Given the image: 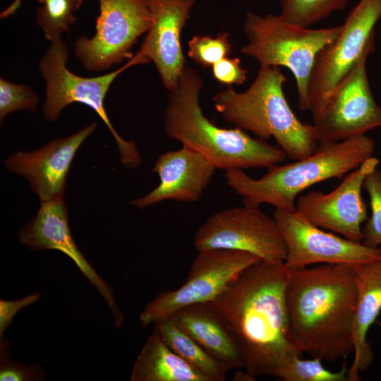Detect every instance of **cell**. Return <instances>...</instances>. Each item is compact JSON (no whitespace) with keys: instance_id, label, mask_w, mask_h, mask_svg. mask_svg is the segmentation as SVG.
Instances as JSON below:
<instances>
[{"instance_id":"cell-1","label":"cell","mask_w":381,"mask_h":381,"mask_svg":"<svg viewBox=\"0 0 381 381\" xmlns=\"http://www.w3.org/2000/svg\"><path fill=\"white\" fill-rule=\"evenodd\" d=\"M289 277L284 262L260 260L209 302L231 329L243 368L252 379L277 377L294 358L302 357L289 328L286 303Z\"/></svg>"},{"instance_id":"cell-2","label":"cell","mask_w":381,"mask_h":381,"mask_svg":"<svg viewBox=\"0 0 381 381\" xmlns=\"http://www.w3.org/2000/svg\"><path fill=\"white\" fill-rule=\"evenodd\" d=\"M354 267L319 264L289 271L286 303L291 334L302 353L322 361L353 352Z\"/></svg>"},{"instance_id":"cell-3","label":"cell","mask_w":381,"mask_h":381,"mask_svg":"<svg viewBox=\"0 0 381 381\" xmlns=\"http://www.w3.org/2000/svg\"><path fill=\"white\" fill-rule=\"evenodd\" d=\"M202 86L197 71L185 67L169 90L164 116L168 136L202 154L217 169L268 168L285 161L286 155L277 145L238 128H221L210 121L199 103Z\"/></svg>"},{"instance_id":"cell-4","label":"cell","mask_w":381,"mask_h":381,"mask_svg":"<svg viewBox=\"0 0 381 381\" xmlns=\"http://www.w3.org/2000/svg\"><path fill=\"white\" fill-rule=\"evenodd\" d=\"M375 145L365 134L320 145L311 155L286 164L267 168L259 179L243 169L225 171L227 185L243 198V204H269L276 209L295 211L296 201L308 188L324 181L341 179L373 157Z\"/></svg>"},{"instance_id":"cell-5","label":"cell","mask_w":381,"mask_h":381,"mask_svg":"<svg viewBox=\"0 0 381 381\" xmlns=\"http://www.w3.org/2000/svg\"><path fill=\"white\" fill-rule=\"evenodd\" d=\"M286 80L279 67H260L245 92L228 87L212 99L223 119L258 138H273L286 157L296 160L316 150L318 133L315 125L301 121L291 109L283 90Z\"/></svg>"},{"instance_id":"cell-6","label":"cell","mask_w":381,"mask_h":381,"mask_svg":"<svg viewBox=\"0 0 381 381\" xmlns=\"http://www.w3.org/2000/svg\"><path fill=\"white\" fill-rule=\"evenodd\" d=\"M340 25L309 29L283 21L279 16L248 13L243 31L248 42L241 52L265 66L287 68L296 79L298 107L310 109L308 84L318 52L335 38Z\"/></svg>"},{"instance_id":"cell-7","label":"cell","mask_w":381,"mask_h":381,"mask_svg":"<svg viewBox=\"0 0 381 381\" xmlns=\"http://www.w3.org/2000/svg\"><path fill=\"white\" fill-rule=\"evenodd\" d=\"M68 53L66 44L61 40L52 42L44 54L40 71L46 83V99L43 113L49 121L58 119L68 104L79 102L92 109L106 124L114 136L121 163L128 168H135L141 157L133 140H125L111 123L104 107L106 95L114 80L128 68L150 61L140 51L128 62L113 72L96 77L76 75L67 68Z\"/></svg>"},{"instance_id":"cell-8","label":"cell","mask_w":381,"mask_h":381,"mask_svg":"<svg viewBox=\"0 0 381 381\" xmlns=\"http://www.w3.org/2000/svg\"><path fill=\"white\" fill-rule=\"evenodd\" d=\"M381 18V0H360L334 40L317 54L308 84L313 120L331 90L365 56L374 50V30Z\"/></svg>"},{"instance_id":"cell-9","label":"cell","mask_w":381,"mask_h":381,"mask_svg":"<svg viewBox=\"0 0 381 381\" xmlns=\"http://www.w3.org/2000/svg\"><path fill=\"white\" fill-rule=\"evenodd\" d=\"M183 284L158 293L140 313L143 326L170 318L185 307L209 303L233 284L250 266L261 260L257 255L237 250L198 251Z\"/></svg>"},{"instance_id":"cell-10","label":"cell","mask_w":381,"mask_h":381,"mask_svg":"<svg viewBox=\"0 0 381 381\" xmlns=\"http://www.w3.org/2000/svg\"><path fill=\"white\" fill-rule=\"evenodd\" d=\"M197 251L224 249L249 253L261 260L284 262L286 248L274 219L259 206L243 205L216 212L194 236Z\"/></svg>"},{"instance_id":"cell-11","label":"cell","mask_w":381,"mask_h":381,"mask_svg":"<svg viewBox=\"0 0 381 381\" xmlns=\"http://www.w3.org/2000/svg\"><path fill=\"white\" fill-rule=\"evenodd\" d=\"M98 1L95 34L92 37L80 36L74 45L77 59L85 68L93 71L132 59V47L152 23L147 0Z\"/></svg>"},{"instance_id":"cell-12","label":"cell","mask_w":381,"mask_h":381,"mask_svg":"<svg viewBox=\"0 0 381 381\" xmlns=\"http://www.w3.org/2000/svg\"><path fill=\"white\" fill-rule=\"evenodd\" d=\"M272 217L285 243L284 262L289 271L319 264L357 267L381 260L380 248L327 232L295 211L275 208Z\"/></svg>"},{"instance_id":"cell-13","label":"cell","mask_w":381,"mask_h":381,"mask_svg":"<svg viewBox=\"0 0 381 381\" xmlns=\"http://www.w3.org/2000/svg\"><path fill=\"white\" fill-rule=\"evenodd\" d=\"M365 55L328 94L313 121L318 143L326 145L381 126V107L370 90Z\"/></svg>"},{"instance_id":"cell-14","label":"cell","mask_w":381,"mask_h":381,"mask_svg":"<svg viewBox=\"0 0 381 381\" xmlns=\"http://www.w3.org/2000/svg\"><path fill=\"white\" fill-rule=\"evenodd\" d=\"M379 163L375 157L368 158L329 193L318 190L300 195L296 201L295 212L315 226L361 242V226L368 219L361 190L365 176Z\"/></svg>"},{"instance_id":"cell-15","label":"cell","mask_w":381,"mask_h":381,"mask_svg":"<svg viewBox=\"0 0 381 381\" xmlns=\"http://www.w3.org/2000/svg\"><path fill=\"white\" fill-rule=\"evenodd\" d=\"M18 238L31 250H57L70 258L107 303L116 328L121 327L123 315L111 289L87 262L72 237L63 199L42 202L35 217L19 231Z\"/></svg>"},{"instance_id":"cell-16","label":"cell","mask_w":381,"mask_h":381,"mask_svg":"<svg viewBox=\"0 0 381 381\" xmlns=\"http://www.w3.org/2000/svg\"><path fill=\"white\" fill-rule=\"evenodd\" d=\"M96 126L92 123L74 134L54 139L38 150L14 153L6 159V168L24 176L41 202L63 199L74 156Z\"/></svg>"},{"instance_id":"cell-17","label":"cell","mask_w":381,"mask_h":381,"mask_svg":"<svg viewBox=\"0 0 381 381\" xmlns=\"http://www.w3.org/2000/svg\"><path fill=\"white\" fill-rule=\"evenodd\" d=\"M216 169L214 164L202 154L182 145L181 148L158 157L152 171L159 176V185L146 195L129 203L143 209L167 200L196 202Z\"/></svg>"},{"instance_id":"cell-18","label":"cell","mask_w":381,"mask_h":381,"mask_svg":"<svg viewBox=\"0 0 381 381\" xmlns=\"http://www.w3.org/2000/svg\"><path fill=\"white\" fill-rule=\"evenodd\" d=\"M152 23L139 50L152 61L162 83L172 90L185 68L181 32L195 0H147Z\"/></svg>"},{"instance_id":"cell-19","label":"cell","mask_w":381,"mask_h":381,"mask_svg":"<svg viewBox=\"0 0 381 381\" xmlns=\"http://www.w3.org/2000/svg\"><path fill=\"white\" fill-rule=\"evenodd\" d=\"M354 272L357 292L353 325L354 358L348 369L349 381L360 380L359 373L373 360L367 335L381 310V260L354 267Z\"/></svg>"},{"instance_id":"cell-20","label":"cell","mask_w":381,"mask_h":381,"mask_svg":"<svg viewBox=\"0 0 381 381\" xmlns=\"http://www.w3.org/2000/svg\"><path fill=\"white\" fill-rule=\"evenodd\" d=\"M170 318L229 369L243 368L240 348L231 329L209 303L185 307Z\"/></svg>"},{"instance_id":"cell-21","label":"cell","mask_w":381,"mask_h":381,"mask_svg":"<svg viewBox=\"0 0 381 381\" xmlns=\"http://www.w3.org/2000/svg\"><path fill=\"white\" fill-rule=\"evenodd\" d=\"M131 381H209L177 355L154 328L134 363Z\"/></svg>"},{"instance_id":"cell-22","label":"cell","mask_w":381,"mask_h":381,"mask_svg":"<svg viewBox=\"0 0 381 381\" xmlns=\"http://www.w3.org/2000/svg\"><path fill=\"white\" fill-rule=\"evenodd\" d=\"M166 344L209 381H224L229 368L213 357L170 318L155 324Z\"/></svg>"},{"instance_id":"cell-23","label":"cell","mask_w":381,"mask_h":381,"mask_svg":"<svg viewBox=\"0 0 381 381\" xmlns=\"http://www.w3.org/2000/svg\"><path fill=\"white\" fill-rule=\"evenodd\" d=\"M83 0H44L37 10L36 21L51 42L59 41L76 20L75 12Z\"/></svg>"},{"instance_id":"cell-24","label":"cell","mask_w":381,"mask_h":381,"mask_svg":"<svg viewBox=\"0 0 381 381\" xmlns=\"http://www.w3.org/2000/svg\"><path fill=\"white\" fill-rule=\"evenodd\" d=\"M349 0H281L279 18L284 22L308 28L332 13L344 9Z\"/></svg>"},{"instance_id":"cell-25","label":"cell","mask_w":381,"mask_h":381,"mask_svg":"<svg viewBox=\"0 0 381 381\" xmlns=\"http://www.w3.org/2000/svg\"><path fill=\"white\" fill-rule=\"evenodd\" d=\"M348 369L344 363L339 371L332 372L324 367L320 358L296 357L281 370L277 378L284 381H346Z\"/></svg>"},{"instance_id":"cell-26","label":"cell","mask_w":381,"mask_h":381,"mask_svg":"<svg viewBox=\"0 0 381 381\" xmlns=\"http://www.w3.org/2000/svg\"><path fill=\"white\" fill-rule=\"evenodd\" d=\"M363 188L370 198L371 214L363 227L362 243L373 248L381 247V171L377 168L365 178Z\"/></svg>"},{"instance_id":"cell-27","label":"cell","mask_w":381,"mask_h":381,"mask_svg":"<svg viewBox=\"0 0 381 381\" xmlns=\"http://www.w3.org/2000/svg\"><path fill=\"white\" fill-rule=\"evenodd\" d=\"M231 47L227 33H220L215 37L196 35L188 42V55L195 62L207 68L228 57Z\"/></svg>"},{"instance_id":"cell-28","label":"cell","mask_w":381,"mask_h":381,"mask_svg":"<svg viewBox=\"0 0 381 381\" xmlns=\"http://www.w3.org/2000/svg\"><path fill=\"white\" fill-rule=\"evenodd\" d=\"M38 95L30 87L0 79V120L2 122L11 112L27 109L35 111L38 105Z\"/></svg>"},{"instance_id":"cell-29","label":"cell","mask_w":381,"mask_h":381,"mask_svg":"<svg viewBox=\"0 0 381 381\" xmlns=\"http://www.w3.org/2000/svg\"><path fill=\"white\" fill-rule=\"evenodd\" d=\"M8 345L1 346L0 353V380L1 381H35L44 380L45 373L37 365H25L23 363L13 361L6 349Z\"/></svg>"},{"instance_id":"cell-30","label":"cell","mask_w":381,"mask_h":381,"mask_svg":"<svg viewBox=\"0 0 381 381\" xmlns=\"http://www.w3.org/2000/svg\"><path fill=\"white\" fill-rule=\"evenodd\" d=\"M214 78L220 83L241 85L246 80L247 71L238 58H224L212 66Z\"/></svg>"},{"instance_id":"cell-31","label":"cell","mask_w":381,"mask_h":381,"mask_svg":"<svg viewBox=\"0 0 381 381\" xmlns=\"http://www.w3.org/2000/svg\"><path fill=\"white\" fill-rule=\"evenodd\" d=\"M40 298L39 293H34L16 301H0V337L4 340V333L13 322L14 316L23 308L37 302Z\"/></svg>"},{"instance_id":"cell-32","label":"cell","mask_w":381,"mask_h":381,"mask_svg":"<svg viewBox=\"0 0 381 381\" xmlns=\"http://www.w3.org/2000/svg\"><path fill=\"white\" fill-rule=\"evenodd\" d=\"M22 0H16L8 8H6L1 14V18L7 17L13 14L20 6V4ZM38 1L42 4L44 0H38Z\"/></svg>"},{"instance_id":"cell-33","label":"cell","mask_w":381,"mask_h":381,"mask_svg":"<svg viewBox=\"0 0 381 381\" xmlns=\"http://www.w3.org/2000/svg\"><path fill=\"white\" fill-rule=\"evenodd\" d=\"M380 248V254H381V247H380V248Z\"/></svg>"}]
</instances>
